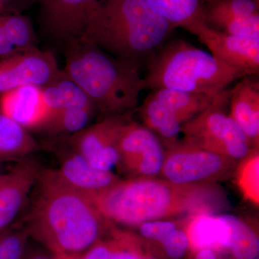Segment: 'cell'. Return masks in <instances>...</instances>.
<instances>
[{"instance_id": "1", "label": "cell", "mask_w": 259, "mask_h": 259, "mask_svg": "<svg viewBox=\"0 0 259 259\" xmlns=\"http://www.w3.org/2000/svg\"><path fill=\"white\" fill-rule=\"evenodd\" d=\"M23 219L29 236L53 254L82 256L115 227L87 194L41 171Z\"/></svg>"}, {"instance_id": "2", "label": "cell", "mask_w": 259, "mask_h": 259, "mask_svg": "<svg viewBox=\"0 0 259 259\" xmlns=\"http://www.w3.org/2000/svg\"><path fill=\"white\" fill-rule=\"evenodd\" d=\"M89 197L107 220L126 226L185 214H213L227 204L216 183L180 185L156 177L120 180Z\"/></svg>"}, {"instance_id": "3", "label": "cell", "mask_w": 259, "mask_h": 259, "mask_svg": "<svg viewBox=\"0 0 259 259\" xmlns=\"http://www.w3.org/2000/svg\"><path fill=\"white\" fill-rule=\"evenodd\" d=\"M174 29L146 0H104L90 15L79 40L141 65L164 44Z\"/></svg>"}, {"instance_id": "4", "label": "cell", "mask_w": 259, "mask_h": 259, "mask_svg": "<svg viewBox=\"0 0 259 259\" xmlns=\"http://www.w3.org/2000/svg\"><path fill=\"white\" fill-rule=\"evenodd\" d=\"M140 68L141 65L114 57L90 42L79 40L66 46L64 71L107 115L136 108L146 89Z\"/></svg>"}, {"instance_id": "5", "label": "cell", "mask_w": 259, "mask_h": 259, "mask_svg": "<svg viewBox=\"0 0 259 259\" xmlns=\"http://www.w3.org/2000/svg\"><path fill=\"white\" fill-rule=\"evenodd\" d=\"M243 77L212 54L179 39L163 44L150 58L144 79L146 88L153 90L217 95Z\"/></svg>"}, {"instance_id": "6", "label": "cell", "mask_w": 259, "mask_h": 259, "mask_svg": "<svg viewBox=\"0 0 259 259\" xmlns=\"http://www.w3.org/2000/svg\"><path fill=\"white\" fill-rule=\"evenodd\" d=\"M164 161L162 178L180 185L216 183L236 173L238 161L194 146L185 141L162 143Z\"/></svg>"}, {"instance_id": "7", "label": "cell", "mask_w": 259, "mask_h": 259, "mask_svg": "<svg viewBox=\"0 0 259 259\" xmlns=\"http://www.w3.org/2000/svg\"><path fill=\"white\" fill-rule=\"evenodd\" d=\"M214 105L182 124L183 141L194 146L241 161L253 148L244 133L224 108Z\"/></svg>"}, {"instance_id": "8", "label": "cell", "mask_w": 259, "mask_h": 259, "mask_svg": "<svg viewBox=\"0 0 259 259\" xmlns=\"http://www.w3.org/2000/svg\"><path fill=\"white\" fill-rule=\"evenodd\" d=\"M134 110L107 115L71 137V147L95 168L110 171L120 161L118 141L124 126L132 120Z\"/></svg>"}, {"instance_id": "9", "label": "cell", "mask_w": 259, "mask_h": 259, "mask_svg": "<svg viewBox=\"0 0 259 259\" xmlns=\"http://www.w3.org/2000/svg\"><path fill=\"white\" fill-rule=\"evenodd\" d=\"M118 151L119 163L136 177L160 175L164 146L159 138L144 125L130 120L121 132Z\"/></svg>"}, {"instance_id": "10", "label": "cell", "mask_w": 259, "mask_h": 259, "mask_svg": "<svg viewBox=\"0 0 259 259\" xmlns=\"http://www.w3.org/2000/svg\"><path fill=\"white\" fill-rule=\"evenodd\" d=\"M104 0H40L42 31L65 46L79 41L90 15Z\"/></svg>"}, {"instance_id": "11", "label": "cell", "mask_w": 259, "mask_h": 259, "mask_svg": "<svg viewBox=\"0 0 259 259\" xmlns=\"http://www.w3.org/2000/svg\"><path fill=\"white\" fill-rule=\"evenodd\" d=\"M211 54L244 76L259 73V37L231 35L209 28L202 23L191 29Z\"/></svg>"}, {"instance_id": "12", "label": "cell", "mask_w": 259, "mask_h": 259, "mask_svg": "<svg viewBox=\"0 0 259 259\" xmlns=\"http://www.w3.org/2000/svg\"><path fill=\"white\" fill-rule=\"evenodd\" d=\"M60 71L51 51L35 48L17 53L0 61V95L20 87L44 88Z\"/></svg>"}, {"instance_id": "13", "label": "cell", "mask_w": 259, "mask_h": 259, "mask_svg": "<svg viewBox=\"0 0 259 259\" xmlns=\"http://www.w3.org/2000/svg\"><path fill=\"white\" fill-rule=\"evenodd\" d=\"M41 171L38 162L27 156L0 179V232L14 224Z\"/></svg>"}, {"instance_id": "14", "label": "cell", "mask_w": 259, "mask_h": 259, "mask_svg": "<svg viewBox=\"0 0 259 259\" xmlns=\"http://www.w3.org/2000/svg\"><path fill=\"white\" fill-rule=\"evenodd\" d=\"M0 113L25 129L40 128L51 115L42 88L23 86L0 95Z\"/></svg>"}, {"instance_id": "15", "label": "cell", "mask_w": 259, "mask_h": 259, "mask_svg": "<svg viewBox=\"0 0 259 259\" xmlns=\"http://www.w3.org/2000/svg\"><path fill=\"white\" fill-rule=\"evenodd\" d=\"M54 170L65 185L88 196L106 190L120 180L111 171H104L92 166L73 148L61 154L60 167Z\"/></svg>"}, {"instance_id": "16", "label": "cell", "mask_w": 259, "mask_h": 259, "mask_svg": "<svg viewBox=\"0 0 259 259\" xmlns=\"http://www.w3.org/2000/svg\"><path fill=\"white\" fill-rule=\"evenodd\" d=\"M252 76H244L229 90L230 116L239 126L252 147L259 144V83Z\"/></svg>"}, {"instance_id": "17", "label": "cell", "mask_w": 259, "mask_h": 259, "mask_svg": "<svg viewBox=\"0 0 259 259\" xmlns=\"http://www.w3.org/2000/svg\"><path fill=\"white\" fill-rule=\"evenodd\" d=\"M152 93L175 114L181 125L214 105L229 102V90L217 95H209L158 89L153 90Z\"/></svg>"}, {"instance_id": "18", "label": "cell", "mask_w": 259, "mask_h": 259, "mask_svg": "<svg viewBox=\"0 0 259 259\" xmlns=\"http://www.w3.org/2000/svg\"><path fill=\"white\" fill-rule=\"evenodd\" d=\"M190 246L196 250L230 248V229L221 214L192 216L187 231Z\"/></svg>"}, {"instance_id": "19", "label": "cell", "mask_w": 259, "mask_h": 259, "mask_svg": "<svg viewBox=\"0 0 259 259\" xmlns=\"http://www.w3.org/2000/svg\"><path fill=\"white\" fill-rule=\"evenodd\" d=\"M42 91L51 115L66 109L96 107L82 89L61 70Z\"/></svg>"}, {"instance_id": "20", "label": "cell", "mask_w": 259, "mask_h": 259, "mask_svg": "<svg viewBox=\"0 0 259 259\" xmlns=\"http://www.w3.org/2000/svg\"><path fill=\"white\" fill-rule=\"evenodd\" d=\"M151 9L168 22L174 28L190 31L204 23V11L209 0H146Z\"/></svg>"}, {"instance_id": "21", "label": "cell", "mask_w": 259, "mask_h": 259, "mask_svg": "<svg viewBox=\"0 0 259 259\" xmlns=\"http://www.w3.org/2000/svg\"><path fill=\"white\" fill-rule=\"evenodd\" d=\"M139 115L145 127L156 134L162 143L177 141L182 125L175 114L152 93L140 107Z\"/></svg>"}, {"instance_id": "22", "label": "cell", "mask_w": 259, "mask_h": 259, "mask_svg": "<svg viewBox=\"0 0 259 259\" xmlns=\"http://www.w3.org/2000/svg\"><path fill=\"white\" fill-rule=\"evenodd\" d=\"M144 257L139 240L134 235L114 228L82 255V259H141Z\"/></svg>"}, {"instance_id": "23", "label": "cell", "mask_w": 259, "mask_h": 259, "mask_svg": "<svg viewBox=\"0 0 259 259\" xmlns=\"http://www.w3.org/2000/svg\"><path fill=\"white\" fill-rule=\"evenodd\" d=\"M35 139L9 117L0 113V159L20 160L37 151Z\"/></svg>"}, {"instance_id": "24", "label": "cell", "mask_w": 259, "mask_h": 259, "mask_svg": "<svg viewBox=\"0 0 259 259\" xmlns=\"http://www.w3.org/2000/svg\"><path fill=\"white\" fill-rule=\"evenodd\" d=\"M230 229V248L236 259H256L259 255L258 235L249 225L233 214H221Z\"/></svg>"}, {"instance_id": "25", "label": "cell", "mask_w": 259, "mask_h": 259, "mask_svg": "<svg viewBox=\"0 0 259 259\" xmlns=\"http://www.w3.org/2000/svg\"><path fill=\"white\" fill-rule=\"evenodd\" d=\"M259 15L258 0H209L204 22L209 28L223 20Z\"/></svg>"}, {"instance_id": "26", "label": "cell", "mask_w": 259, "mask_h": 259, "mask_svg": "<svg viewBox=\"0 0 259 259\" xmlns=\"http://www.w3.org/2000/svg\"><path fill=\"white\" fill-rule=\"evenodd\" d=\"M96 107L66 109L51 114L40 129L52 135H73L86 128Z\"/></svg>"}, {"instance_id": "27", "label": "cell", "mask_w": 259, "mask_h": 259, "mask_svg": "<svg viewBox=\"0 0 259 259\" xmlns=\"http://www.w3.org/2000/svg\"><path fill=\"white\" fill-rule=\"evenodd\" d=\"M0 28L19 52L35 49V34L30 19L20 15H0Z\"/></svg>"}, {"instance_id": "28", "label": "cell", "mask_w": 259, "mask_h": 259, "mask_svg": "<svg viewBox=\"0 0 259 259\" xmlns=\"http://www.w3.org/2000/svg\"><path fill=\"white\" fill-rule=\"evenodd\" d=\"M241 169L238 170V179L245 195L254 202L258 201V149H253L243 159Z\"/></svg>"}, {"instance_id": "29", "label": "cell", "mask_w": 259, "mask_h": 259, "mask_svg": "<svg viewBox=\"0 0 259 259\" xmlns=\"http://www.w3.org/2000/svg\"><path fill=\"white\" fill-rule=\"evenodd\" d=\"M139 227L141 236L150 241L161 243L170 233L177 229V223L169 220H156L142 223Z\"/></svg>"}, {"instance_id": "30", "label": "cell", "mask_w": 259, "mask_h": 259, "mask_svg": "<svg viewBox=\"0 0 259 259\" xmlns=\"http://www.w3.org/2000/svg\"><path fill=\"white\" fill-rule=\"evenodd\" d=\"M167 255L171 259H182L190 247V240L187 232L175 230L161 242Z\"/></svg>"}, {"instance_id": "31", "label": "cell", "mask_w": 259, "mask_h": 259, "mask_svg": "<svg viewBox=\"0 0 259 259\" xmlns=\"http://www.w3.org/2000/svg\"><path fill=\"white\" fill-rule=\"evenodd\" d=\"M18 52L19 51H17L7 40L3 30L0 28V57L6 59Z\"/></svg>"}, {"instance_id": "32", "label": "cell", "mask_w": 259, "mask_h": 259, "mask_svg": "<svg viewBox=\"0 0 259 259\" xmlns=\"http://www.w3.org/2000/svg\"><path fill=\"white\" fill-rule=\"evenodd\" d=\"M22 259H56L55 255L47 249H30L28 247Z\"/></svg>"}, {"instance_id": "33", "label": "cell", "mask_w": 259, "mask_h": 259, "mask_svg": "<svg viewBox=\"0 0 259 259\" xmlns=\"http://www.w3.org/2000/svg\"><path fill=\"white\" fill-rule=\"evenodd\" d=\"M194 259H218L215 252L211 249L199 250Z\"/></svg>"}, {"instance_id": "34", "label": "cell", "mask_w": 259, "mask_h": 259, "mask_svg": "<svg viewBox=\"0 0 259 259\" xmlns=\"http://www.w3.org/2000/svg\"><path fill=\"white\" fill-rule=\"evenodd\" d=\"M56 259H82V256L76 255H55Z\"/></svg>"}, {"instance_id": "35", "label": "cell", "mask_w": 259, "mask_h": 259, "mask_svg": "<svg viewBox=\"0 0 259 259\" xmlns=\"http://www.w3.org/2000/svg\"><path fill=\"white\" fill-rule=\"evenodd\" d=\"M3 175H4V174H3V172H2L1 169H0V179L2 178V177H3Z\"/></svg>"}, {"instance_id": "36", "label": "cell", "mask_w": 259, "mask_h": 259, "mask_svg": "<svg viewBox=\"0 0 259 259\" xmlns=\"http://www.w3.org/2000/svg\"><path fill=\"white\" fill-rule=\"evenodd\" d=\"M0 259H4V258H3V255H2L1 250H0Z\"/></svg>"}, {"instance_id": "37", "label": "cell", "mask_w": 259, "mask_h": 259, "mask_svg": "<svg viewBox=\"0 0 259 259\" xmlns=\"http://www.w3.org/2000/svg\"><path fill=\"white\" fill-rule=\"evenodd\" d=\"M141 259H153V258H147V257H144V258H141Z\"/></svg>"}, {"instance_id": "38", "label": "cell", "mask_w": 259, "mask_h": 259, "mask_svg": "<svg viewBox=\"0 0 259 259\" xmlns=\"http://www.w3.org/2000/svg\"><path fill=\"white\" fill-rule=\"evenodd\" d=\"M256 259H258V258H256Z\"/></svg>"}]
</instances>
